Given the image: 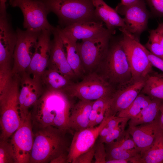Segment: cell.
Instances as JSON below:
<instances>
[{
    "label": "cell",
    "instance_id": "cb8c5ba5",
    "mask_svg": "<svg viewBox=\"0 0 163 163\" xmlns=\"http://www.w3.org/2000/svg\"><path fill=\"white\" fill-rule=\"evenodd\" d=\"M40 79L45 89L50 90H63L73 82L59 71L48 68Z\"/></svg>",
    "mask_w": 163,
    "mask_h": 163
},
{
    "label": "cell",
    "instance_id": "4dcf8cb0",
    "mask_svg": "<svg viewBox=\"0 0 163 163\" xmlns=\"http://www.w3.org/2000/svg\"><path fill=\"white\" fill-rule=\"evenodd\" d=\"M149 34L145 47L151 53L163 59V51L159 36L156 29L150 30Z\"/></svg>",
    "mask_w": 163,
    "mask_h": 163
},
{
    "label": "cell",
    "instance_id": "f1b7e54d",
    "mask_svg": "<svg viewBox=\"0 0 163 163\" xmlns=\"http://www.w3.org/2000/svg\"><path fill=\"white\" fill-rule=\"evenodd\" d=\"M107 161L125 160L140 154L139 149L127 150L111 144H106Z\"/></svg>",
    "mask_w": 163,
    "mask_h": 163
},
{
    "label": "cell",
    "instance_id": "ab89813d",
    "mask_svg": "<svg viewBox=\"0 0 163 163\" xmlns=\"http://www.w3.org/2000/svg\"><path fill=\"white\" fill-rule=\"evenodd\" d=\"M68 153L62 154L54 160L51 163H67Z\"/></svg>",
    "mask_w": 163,
    "mask_h": 163
},
{
    "label": "cell",
    "instance_id": "60d3db41",
    "mask_svg": "<svg viewBox=\"0 0 163 163\" xmlns=\"http://www.w3.org/2000/svg\"><path fill=\"white\" fill-rule=\"evenodd\" d=\"M156 29L159 36L161 44L163 51V21L159 24Z\"/></svg>",
    "mask_w": 163,
    "mask_h": 163
},
{
    "label": "cell",
    "instance_id": "30bf717a",
    "mask_svg": "<svg viewBox=\"0 0 163 163\" xmlns=\"http://www.w3.org/2000/svg\"><path fill=\"white\" fill-rule=\"evenodd\" d=\"M10 16L7 11L0 12V79L9 77L17 40Z\"/></svg>",
    "mask_w": 163,
    "mask_h": 163
},
{
    "label": "cell",
    "instance_id": "ffe728a7",
    "mask_svg": "<svg viewBox=\"0 0 163 163\" xmlns=\"http://www.w3.org/2000/svg\"><path fill=\"white\" fill-rule=\"evenodd\" d=\"M61 28L65 33L77 40L92 38L107 29L104 27L103 22L100 21L78 22Z\"/></svg>",
    "mask_w": 163,
    "mask_h": 163
},
{
    "label": "cell",
    "instance_id": "d6a6232c",
    "mask_svg": "<svg viewBox=\"0 0 163 163\" xmlns=\"http://www.w3.org/2000/svg\"><path fill=\"white\" fill-rule=\"evenodd\" d=\"M109 144H111L127 150H139L127 130H125L119 138Z\"/></svg>",
    "mask_w": 163,
    "mask_h": 163
},
{
    "label": "cell",
    "instance_id": "277c9868",
    "mask_svg": "<svg viewBox=\"0 0 163 163\" xmlns=\"http://www.w3.org/2000/svg\"><path fill=\"white\" fill-rule=\"evenodd\" d=\"M42 1L50 12L56 15L62 28L78 22L99 21L95 16L91 0Z\"/></svg>",
    "mask_w": 163,
    "mask_h": 163
},
{
    "label": "cell",
    "instance_id": "e0dca14e",
    "mask_svg": "<svg viewBox=\"0 0 163 163\" xmlns=\"http://www.w3.org/2000/svg\"><path fill=\"white\" fill-rule=\"evenodd\" d=\"M52 32L41 31L39 37L34 54L27 71L34 78L40 79L48 66L50 53Z\"/></svg>",
    "mask_w": 163,
    "mask_h": 163
},
{
    "label": "cell",
    "instance_id": "5bb4252c",
    "mask_svg": "<svg viewBox=\"0 0 163 163\" xmlns=\"http://www.w3.org/2000/svg\"><path fill=\"white\" fill-rule=\"evenodd\" d=\"M34 139L31 112L11 136L10 141L16 163H29Z\"/></svg>",
    "mask_w": 163,
    "mask_h": 163
},
{
    "label": "cell",
    "instance_id": "484cf974",
    "mask_svg": "<svg viewBox=\"0 0 163 163\" xmlns=\"http://www.w3.org/2000/svg\"><path fill=\"white\" fill-rule=\"evenodd\" d=\"M139 163H163V128L150 146L141 155Z\"/></svg>",
    "mask_w": 163,
    "mask_h": 163
},
{
    "label": "cell",
    "instance_id": "1f68e13d",
    "mask_svg": "<svg viewBox=\"0 0 163 163\" xmlns=\"http://www.w3.org/2000/svg\"><path fill=\"white\" fill-rule=\"evenodd\" d=\"M0 163H16L14 150L9 139L0 140Z\"/></svg>",
    "mask_w": 163,
    "mask_h": 163
},
{
    "label": "cell",
    "instance_id": "4fadbf2b",
    "mask_svg": "<svg viewBox=\"0 0 163 163\" xmlns=\"http://www.w3.org/2000/svg\"><path fill=\"white\" fill-rule=\"evenodd\" d=\"M20 75L18 108L23 123L30 112V108L36 102L45 89L40 79L34 78L26 72Z\"/></svg>",
    "mask_w": 163,
    "mask_h": 163
},
{
    "label": "cell",
    "instance_id": "8fae6325",
    "mask_svg": "<svg viewBox=\"0 0 163 163\" xmlns=\"http://www.w3.org/2000/svg\"><path fill=\"white\" fill-rule=\"evenodd\" d=\"M17 40L13 56L12 73L21 75L26 72L35 52L40 31L17 27Z\"/></svg>",
    "mask_w": 163,
    "mask_h": 163
},
{
    "label": "cell",
    "instance_id": "9c48e42d",
    "mask_svg": "<svg viewBox=\"0 0 163 163\" xmlns=\"http://www.w3.org/2000/svg\"><path fill=\"white\" fill-rule=\"evenodd\" d=\"M10 5L18 7L23 15V26L26 30L52 32L54 27L49 22L47 16L50 12L42 0H9Z\"/></svg>",
    "mask_w": 163,
    "mask_h": 163
},
{
    "label": "cell",
    "instance_id": "2e32d148",
    "mask_svg": "<svg viewBox=\"0 0 163 163\" xmlns=\"http://www.w3.org/2000/svg\"><path fill=\"white\" fill-rule=\"evenodd\" d=\"M109 119L105 117L97 126L75 132L69 147L67 163H73L78 156L93 146Z\"/></svg>",
    "mask_w": 163,
    "mask_h": 163
},
{
    "label": "cell",
    "instance_id": "7a4b0ae2",
    "mask_svg": "<svg viewBox=\"0 0 163 163\" xmlns=\"http://www.w3.org/2000/svg\"><path fill=\"white\" fill-rule=\"evenodd\" d=\"M20 80V74L12 73L0 85V140L9 139L23 123L18 108Z\"/></svg>",
    "mask_w": 163,
    "mask_h": 163
},
{
    "label": "cell",
    "instance_id": "836d02e7",
    "mask_svg": "<svg viewBox=\"0 0 163 163\" xmlns=\"http://www.w3.org/2000/svg\"><path fill=\"white\" fill-rule=\"evenodd\" d=\"M130 119L126 118L116 127L110 131L104 138L99 139V141L107 144L110 143L120 137L125 131V127L128 122Z\"/></svg>",
    "mask_w": 163,
    "mask_h": 163
},
{
    "label": "cell",
    "instance_id": "74e56055",
    "mask_svg": "<svg viewBox=\"0 0 163 163\" xmlns=\"http://www.w3.org/2000/svg\"><path fill=\"white\" fill-rule=\"evenodd\" d=\"M96 144L86 152L78 156L73 163H91L94 158Z\"/></svg>",
    "mask_w": 163,
    "mask_h": 163
},
{
    "label": "cell",
    "instance_id": "b9f144b4",
    "mask_svg": "<svg viewBox=\"0 0 163 163\" xmlns=\"http://www.w3.org/2000/svg\"><path fill=\"white\" fill-rule=\"evenodd\" d=\"M8 0H0V11H6V3Z\"/></svg>",
    "mask_w": 163,
    "mask_h": 163
},
{
    "label": "cell",
    "instance_id": "f35d334b",
    "mask_svg": "<svg viewBox=\"0 0 163 163\" xmlns=\"http://www.w3.org/2000/svg\"><path fill=\"white\" fill-rule=\"evenodd\" d=\"M145 50L152 66L163 72V59L151 53L145 47Z\"/></svg>",
    "mask_w": 163,
    "mask_h": 163
},
{
    "label": "cell",
    "instance_id": "d4e9b609",
    "mask_svg": "<svg viewBox=\"0 0 163 163\" xmlns=\"http://www.w3.org/2000/svg\"><path fill=\"white\" fill-rule=\"evenodd\" d=\"M163 105V99H152L150 103L137 115L128 121L129 126H133L151 122L159 115Z\"/></svg>",
    "mask_w": 163,
    "mask_h": 163
},
{
    "label": "cell",
    "instance_id": "d6986e66",
    "mask_svg": "<svg viewBox=\"0 0 163 163\" xmlns=\"http://www.w3.org/2000/svg\"><path fill=\"white\" fill-rule=\"evenodd\" d=\"M159 115L153 121L138 126H129L127 130L141 151V155L153 142L161 126Z\"/></svg>",
    "mask_w": 163,
    "mask_h": 163
},
{
    "label": "cell",
    "instance_id": "f546056e",
    "mask_svg": "<svg viewBox=\"0 0 163 163\" xmlns=\"http://www.w3.org/2000/svg\"><path fill=\"white\" fill-rule=\"evenodd\" d=\"M111 96L101 98L93 101L89 116V127L95 126V121L98 115H106L110 107Z\"/></svg>",
    "mask_w": 163,
    "mask_h": 163
},
{
    "label": "cell",
    "instance_id": "5b68a950",
    "mask_svg": "<svg viewBox=\"0 0 163 163\" xmlns=\"http://www.w3.org/2000/svg\"><path fill=\"white\" fill-rule=\"evenodd\" d=\"M99 68L102 71L100 75L111 85H117L120 87L131 81V69L120 40L109 47Z\"/></svg>",
    "mask_w": 163,
    "mask_h": 163
},
{
    "label": "cell",
    "instance_id": "44dd1931",
    "mask_svg": "<svg viewBox=\"0 0 163 163\" xmlns=\"http://www.w3.org/2000/svg\"><path fill=\"white\" fill-rule=\"evenodd\" d=\"M94 7L97 18L104 23L108 30L115 31L118 28L121 31H127L123 18L119 15L115 9L108 5L103 0H91Z\"/></svg>",
    "mask_w": 163,
    "mask_h": 163
},
{
    "label": "cell",
    "instance_id": "ba28073f",
    "mask_svg": "<svg viewBox=\"0 0 163 163\" xmlns=\"http://www.w3.org/2000/svg\"><path fill=\"white\" fill-rule=\"evenodd\" d=\"M120 41L131 69V81L146 79L152 71L145 47L129 33L122 32Z\"/></svg>",
    "mask_w": 163,
    "mask_h": 163
},
{
    "label": "cell",
    "instance_id": "52a82bcc",
    "mask_svg": "<svg viewBox=\"0 0 163 163\" xmlns=\"http://www.w3.org/2000/svg\"><path fill=\"white\" fill-rule=\"evenodd\" d=\"M62 91L72 98L90 101L111 96L114 91L112 85L95 72L88 73L81 82H73Z\"/></svg>",
    "mask_w": 163,
    "mask_h": 163
},
{
    "label": "cell",
    "instance_id": "603a6c76",
    "mask_svg": "<svg viewBox=\"0 0 163 163\" xmlns=\"http://www.w3.org/2000/svg\"><path fill=\"white\" fill-rule=\"evenodd\" d=\"M56 27L62 40L69 64L76 77L82 76L85 72L82 64L77 40L65 33L59 25Z\"/></svg>",
    "mask_w": 163,
    "mask_h": 163
},
{
    "label": "cell",
    "instance_id": "9a60e30c",
    "mask_svg": "<svg viewBox=\"0 0 163 163\" xmlns=\"http://www.w3.org/2000/svg\"><path fill=\"white\" fill-rule=\"evenodd\" d=\"M146 79L131 81L114 91L111 96L110 107L105 117L109 118L114 117L126 109L140 93Z\"/></svg>",
    "mask_w": 163,
    "mask_h": 163
},
{
    "label": "cell",
    "instance_id": "6da1fadb",
    "mask_svg": "<svg viewBox=\"0 0 163 163\" xmlns=\"http://www.w3.org/2000/svg\"><path fill=\"white\" fill-rule=\"evenodd\" d=\"M62 90L45 89L30 111L33 130L52 126L66 132L74 105Z\"/></svg>",
    "mask_w": 163,
    "mask_h": 163
},
{
    "label": "cell",
    "instance_id": "7402d4cb",
    "mask_svg": "<svg viewBox=\"0 0 163 163\" xmlns=\"http://www.w3.org/2000/svg\"><path fill=\"white\" fill-rule=\"evenodd\" d=\"M94 101L80 100L74 104L70 115V131L75 132L89 127V116Z\"/></svg>",
    "mask_w": 163,
    "mask_h": 163
},
{
    "label": "cell",
    "instance_id": "ac0fdd59",
    "mask_svg": "<svg viewBox=\"0 0 163 163\" xmlns=\"http://www.w3.org/2000/svg\"><path fill=\"white\" fill-rule=\"evenodd\" d=\"M52 34L53 39L51 40L47 68L59 71L72 80L76 76L68 63L65 48L56 27H54Z\"/></svg>",
    "mask_w": 163,
    "mask_h": 163
},
{
    "label": "cell",
    "instance_id": "4316f807",
    "mask_svg": "<svg viewBox=\"0 0 163 163\" xmlns=\"http://www.w3.org/2000/svg\"><path fill=\"white\" fill-rule=\"evenodd\" d=\"M141 93L151 99H163V75L157 74L148 77Z\"/></svg>",
    "mask_w": 163,
    "mask_h": 163
},
{
    "label": "cell",
    "instance_id": "7bdbcfd3",
    "mask_svg": "<svg viewBox=\"0 0 163 163\" xmlns=\"http://www.w3.org/2000/svg\"><path fill=\"white\" fill-rule=\"evenodd\" d=\"M136 0H121L120 4L123 5H128L135 2Z\"/></svg>",
    "mask_w": 163,
    "mask_h": 163
},
{
    "label": "cell",
    "instance_id": "83f0119b",
    "mask_svg": "<svg viewBox=\"0 0 163 163\" xmlns=\"http://www.w3.org/2000/svg\"><path fill=\"white\" fill-rule=\"evenodd\" d=\"M152 99L148 95L140 93L132 103L126 109L119 112L117 116L130 119L134 117L149 104Z\"/></svg>",
    "mask_w": 163,
    "mask_h": 163
},
{
    "label": "cell",
    "instance_id": "8992f818",
    "mask_svg": "<svg viewBox=\"0 0 163 163\" xmlns=\"http://www.w3.org/2000/svg\"><path fill=\"white\" fill-rule=\"evenodd\" d=\"M115 31L107 29L101 34L77 43L82 65L85 72H94L99 68L106 57L109 43Z\"/></svg>",
    "mask_w": 163,
    "mask_h": 163
},
{
    "label": "cell",
    "instance_id": "3957f363",
    "mask_svg": "<svg viewBox=\"0 0 163 163\" xmlns=\"http://www.w3.org/2000/svg\"><path fill=\"white\" fill-rule=\"evenodd\" d=\"M34 139L30 163H51L60 155L68 153L67 132L48 126L33 131Z\"/></svg>",
    "mask_w": 163,
    "mask_h": 163
},
{
    "label": "cell",
    "instance_id": "d590c367",
    "mask_svg": "<svg viewBox=\"0 0 163 163\" xmlns=\"http://www.w3.org/2000/svg\"><path fill=\"white\" fill-rule=\"evenodd\" d=\"M155 16L163 17V0H144Z\"/></svg>",
    "mask_w": 163,
    "mask_h": 163
},
{
    "label": "cell",
    "instance_id": "e575fe53",
    "mask_svg": "<svg viewBox=\"0 0 163 163\" xmlns=\"http://www.w3.org/2000/svg\"><path fill=\"white\" fill-rule=\"evenodd\" d=\"M125 118V117H119L117 116L109 118L107 124L100 132L98 137L99 139L105 137L111 131L116 127Z\"/></svg>",
    "mask_w": 163,
    "mask_h": 163
},
{
    "label": "cell",
    "instance_id": "8d00e7d4",
    "mask_svg": "<svg viewBox=\"0 0 163 163\" xmlns=\"http://www.w3.org/2000/svg\"><path fill=\"white\" fill-rule=\"evenodd\" d=\"M94 158L95 163H106V152L104 143L99 141L96 144Z\"/></svg>",
    "mask_w": 163,
    "mask_h": 163
},
{
    "label": "cell",
    "instance_id": "7c38bea8",
    "mask_svg": "<svg viewBox=\"0 0 163 163\" xmlns=\"http://www.w3.org/2000/svg\"><path fill=\"white\" fill-rule=\"evenodd\" d=\"M144 0H136L128 5L119 3L115 8L117 13L124 16L127 30L139 40L141 34L147 28L149 12Z\"/></svg>",
    "mask_w": 163,
    "mask_h": 163
}]
</instances>
